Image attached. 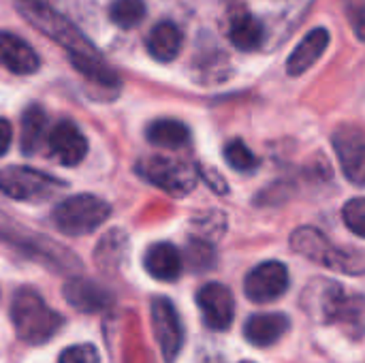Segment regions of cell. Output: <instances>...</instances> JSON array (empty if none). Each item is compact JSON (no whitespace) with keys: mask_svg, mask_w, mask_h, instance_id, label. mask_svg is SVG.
<instances>
[{"mask_svg":"<svg viewBox=\"0 0 365 363\" xmlns=\"http://www.w3.org/2000/svg\"><path fill=\"white\" fill-rule=\"evenodd\" d=\"M11 321L17 338L36 347L51 340L64 323L62 315L51 310L45 300L30 287H21L13 295Z\"/></svg>","mask_w":365,"mask_h":363,"instance_id":"obj_1","label":"cell"},{"mask_svg":"<svg viewBox=\"0 0 365 363\" xmlns=\"http://www.w3.org/2000/svg\"><path fill=\"white\" fill-rule=\"evenodd\" d=\"M0 242L13 246L21 255H28L32 261H38L56 272L73 274V272H79V267H81V263L77 261V257L71 250L62 248L60 244H56L53 240H49L41 233L21 229L19 223H13L4 214H0Z\"/></svg>","mask_w":365,"mask_h":363,"instance_id":"obj_2","label":"cell"},{"mask_svg":"<svg viewBox=\"0 0 365 363\" xmlns=\"http://www.w3.org/2000/svg\"><path fill=\"white\" fill-rule=\"evenodd\" d=\"M291 248L308 261L319 263L327 270L349 276L365 274V250L331 246L329 240L314 227H299L291 235Z\"/></svg>","mask_w":365,"mask_h":363,"instance_id":"obj_3","label":"cell"},{"mask_svg":"<svg viewBox=\"0 0 365 363\" xmlns=\"http://www.w3.org/2000/svg\"><path fill=\"white\" fill-rule=\"evenodd\" d=\"M19 13L26 21L36 26L45 36L53 39L60 47L68 51V56H101L96 47L77 30L73 21L60 15L56 9L45 4L43 0H15Z\"/></svg>","mask_w":365,"mask_h":363,"instance_id":"obj_4","label":"cell"},{"mask_svg":"<svg viewBox=\"0 0 365 363\" xmlns=\"http://www.w3.org/2000/svg\"><path fill=\"white\" fill-rule=\"evenodd\" d=\"M109 214H111V208L101 197L73 195L56 205V210L51 212V220L60 233L79 237L103 227Z\"/></svg>","mask_w":365,"mask_h":363,"instance_id":"obj_5","label":"cell"},{"mask_svg":"<svg viewBox=\"0 0 365 363\" xmlns=\"http://www.w3.org/2000/svg\"><path fill=\"white\" fill-rule=\"evenodd\" d=\"M135 169L143 180L173 197H186L197 186V169L171 156L141 158Z\"/></svg>","mask_w":365,"mask_h":363,"instance_id":"obj_6","label":"cell"},{"mask_svg":"<svg viewBox=\"0 0 365 363\" xmlns=\"http://www.w3.org/2000/svg\"><path fill=\"white\" fill-rule=\"evenodd\" d=\"M58 188H64V182L45 171L21 165L0 169V190L15 201H45Z\"/></svg>","mask_w":365,"mask_h":363,"instance_id":"obj_7","label":"cell"},{"mask_svg":"<svg viewBox=\"0 0 365 363\" xmlns=\"http://www.w3.org/2000/svg\"><path fill=\"white\" fill-rule=\"evenodd\" d=\"M351 300L334 280H312L302 295V306L312 321L334 323L344 321Z\"/></svg>","mask_w":365,"mask_h":363,"instance_id":"obj_8","label":"cell"},{"mask_svg":"<svg viewBox=\"0 0 365 363\" xmlns=\"http://www.w3.org/2000/svg\"><path fill=\"white\" fill-rule=\"evenodd\" d=\"M152 327L165 362H175L184 344V327L175 306L167 297H156L152 302Z\"/></svg>","mask_w":365,"mask_h":363,"instance_id":"obj_9","label":"cell"},{"mask_svg":"<svg viewBox=\"0 0 365 363\" xmlns=\"http://www.w3.org/2000/svg\"><path fill=\"white\" fill-rule=\"evenodd\" d=\"M289 289V270L280 261H265L257 265L244 282L246 297L255 304H269L282 297Z\"/></svg>","mask_w":365,"mask_h":363,"instance_id":"obj_10","label":"cell"},{"mask_svg":"<svg viewBox=\"0 0 365 363\" xmlns=\"http://www.w3.org/2000/svg\"><path fill=\"white\" fill-rule=\"evenodd\" d=\"M340 167L349 182L365 186V135L353 126H342L331 137Z\"/></svg>","mask_w":365,"mask_h":363,"instance_id":"obj_11","label":"cell"},{"mask_svg":"<svg viewBox=\"0 0 365 363\" xmlns=\"http://www.w3.org/2000/svg\"><path fill=\"white\" fill-rule=\"evenodd\" d=\"M197 304L210 329L225 332L231 327L233 317H235V300H233V293L225 285L210 282L201 287L197 293Z\"/></svg>","mask_w":365,"mask_h":363,"instance_id":"obj_12","label":"cell"},{"mask_svg":"<svg viewBox=\"0 0 365 363\" xmlns=\"http://www.w3.org/2000/svg\"><path fill=\"white\" fill-rule=\"evenodd\" d=\"M47 145L53 160L64 167L79 165L88 154V139L81 133V128L71 120H62L49 131Z\"/></svg>","mask_w":365,"mask_h":363,"instance_id":"obj_13","label":"cell"},{"mask_svg":"<svg viewBox=\"0 0 365 363\" xmlns=\"http://www.w3.org/2000/svg\"><path fill=\"white\" fill-rule=\"evenodd\" d=\"M64 300L79 312L86 315H98L109 310L115 304V297L109 289H105L101 282L90 280V278H68L64 282Z\"/></svg>","mask_w":365,"mask_h":363,"instance_id":"obj_14","label":"cell"},{"mask_svg":"<svg viewBox=\"0 0 365 363\" xmlns=\"http://www.w3.org/2000/svg\"><path fill=\"white\" fill-rule=\"evenodd\" d=\"M0 64L15 75H32L38 71V53L13 32H0Z\"/></svg>","mask_w":365,"mask_h":363,"instance_id":"obj_15","label":"cell"},{"mask_svg":"<svg viewBox=\"0 0 365 363\" xmlns=\"http://www.w3.org/2000/svg\"><path fill=\"white\" fill-rule=\"evenodd\" d=\"M145 272L160 282H175L182 274V255L169 242H158L143 257Z\"/></svg>","mask_w":365,"mask_h":363,"instance_id":"obj_16","label":"cell"},{"mask_svg":"<svg viewBox=\"0 0 365 363\" xmlns=\"http://www.w3.org/2000/svg\"><path fill=\"white\" fill-rule=\"evenodd\" d=\"M327 45H329V32L325 28L310 30L299 41V45L293 49V53L289 56V60H287V73L293 75V77L306 73L325 53Z\"/></svg>","mask_w":365,"mask_h":363,"instance_id":"obj_17","label":"cell"},{"mask_svg":"<svg viewBox=\"0 0 365 363\" xmlns=\"http://www.w3.org/2000/svg\"><path fill=\"white\" fill-rule=\"evenodd\" d=\"M289 329V317L284 315H255L244 325V336L255 347L276 344Z\"/></svg>","mask_w":365,"mask_h":363,"instance_id":"obj_18","label":"cell"},{"mask_svg":"<svg viewBox=\"0 0 365 363\" xmlns=\"http://www.w3.org/2000/svg\"><path fill=\"white\" fill-rule=\"evenodd\" d=\"M128 259V235L120 229H111L103 235L94 250V261L105 274H115Z\"/></svg>","mask_w":365,"mask_h":363,"instance_id":"obj_19","label":"cell"},{"mask_svg":"<svg viewBox=\"0 0 365 363\" xmlns=\"http://www.w3.org/2000/svg\"><path fill=\"white\" fill-rule=\"evenodd\" d=\"M184 36L173 21H158L148 34V51L158 62H171L182 49Z\"/></svg>","mask_w":365,"mask_h":363,"instance_id":"obj_20","label":"cell"},{"mask_svg":"<svg viewBox=\"0 0 365 363\" xmlns=\"http://www.w3.org/2000/svg\"><path fill=\"white\" fill-rule=\"evenodd\" d=\"M47 113L38 105H30L21 113V131H19V148L26 156H32L41 150L43 139L47 137Z\"/></svg>","mask_w":365,"mask_h":363,"instance_id":"obj_21","label":"cell"},{"mask_svg":"<svg viewBox=\"0 0 365 363\" xmlns=\"http://www.w3.org/2000/svg\"><path fill=\"white\" fill-rule=\"evenodd\" d=\"M145 137L152 145L156 148H167V150H178L184 148L190 139V131L186 124H182L180 120H156L148 126Z\"/></svg>","mask_w":365,"mask_h":363,"instance_id":"obj_22","label":"cell"},{"mask_svg":"<svg viewBox=\"0 0 365 363\" xmlns=\"http://www.w3.org/2000/svg\"><path fill=\"white\" fill-rule=\"evenodd\" d=\"M229 39L231 43L242 49V51H252L257 49L261 43H263V26L257 17L244 13V15H237L233 21H231V28H229Z\"/></svg>","mask_w":365,"mask_h":363,"instance_id":"obj_23","label":"cell"},{"mask_svg":"<svg viewBox=\"0 0 365 363\" xmlns=\"http://www.w3.org/2000/svg\"><path fill=\"white\" fill-rule=\"evenodd\" d=\"M109 17L115 26L130 30L143 21L145 2L143 0H113L109 4Z\"/></svg>","mask_w":365,"mask_h":363,"instance_id":"obj_24","label":"cell"},{"mask_svg":"<svg viewBox=\"0 0 365 363\" xmlns=\"http://www.w3.org/2000/svg\"><path fill=\"white\" fill-rule=\"evenodd\" d=\"M225 160L229 163L231 169L242 173H250L259 167V158L242 139H233L225 145Z\"/></svg>","mask_w":365,"mask_h":363,"instance_id":"obj_25","label":"cell"},{"mask_svg":"<svg viewBox=\"0 0 365 363\" xmlns=\"http://www.w3.org/2000/svg\"><path fill=\"white\" fill-rule=\"evenodd\" d=\"M342 218L357 237L365 240V197L351 199L342 210Z\"/></svg>","mask_w":365,"mask_h":363,"instance_id":"obj_26","label":"cell"},{"mask_svg":"<svg viewBox=\"0 0 365 363\" xmlns=\"http://www.w3.org/2000/svg\"><path fill=\"white\" fill-rule=\"evenodd\" d=\"M58 363H101V355L92 344H75L62 351Z\"/></svg>","mask_w":365,"mask_h":363,"instance_id":"obj_27","label":"cell"},{"mask_svg":"<svg viewBox=\"0 0 365 363\" xmlns=\"http://www.w3.org/2000/svg\"><path fill=\"white\" fill-rule=\"evenodd\" d=\"M344 9L353 30L365 41V0H344Z\"/></svg>","mask_w":365,"mask_h":363,"instance_id":"obj_28","label":"cell"},{"mask_svg":"<svg viewBox=\"0 0 365 363\" xmlns=\"http://www.w3.org/2000/svg\"><path fill=\"white\" fill-rule=\"evenodd\" d=\"M11 139H13V126L9 120L0 118V156L6 154L9 145H11Z\"/></svg>","mask_w":365,"mask_h":363,"instance_id":"obj_29","label":"cell"},{"mask_svg":"<svg viewBox=\"0 0 365 363\" xmlns=\"http://www.w3.org/2000/svg\"><path fill=\"white\" fill-rule=\"evenodd\" d=\"M201 173H203V180L216 190V193H227V184H225V180L220 178V175H216V171H212V169H199Z\"/></svg>","mask_w":365,"mask_h":363,"instance_id":"obj_30","label":"cell"},{"mask_svg":"<svg viewBox=\"0 0 365 363\" xmlns=\"http://www.w3.org/2000/svg\"><path fill=\"white\" fill-rule=\"evenodd\" d=\"M242 363H252V362H242Z\"/></svg>","mask_w":365,"mask_h":363,"instance_id":"obj_31","label":"cell"}]
</instances>
